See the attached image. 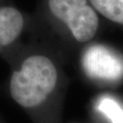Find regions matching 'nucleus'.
<instances>
[{
    "label": "nucleus",
    "instance_id": "4",
    "mask_svg": "<svg viewBox=\"0 0 123 123\" xmlns=\"http://www.w3.org/2000/svg\"><path fill=\"white\" fill-rule=\"evenodd\" d=\"M24 19L14 7L0 8V47L12 43L22 31Z\"/></svg>",
    "mask_w": 123,
    "mask_h": 123
},
{
    "label": "nucleus",
    "instance_id": "1",
    "mask_svg": "<svg viewBox=\"0 0 123 123\" xmlns=\"http://www.w3.org/2000/svg\"><path fill=\"white\" fill-rule=\"evenodd\" d=\"M57 80V69L50 59L43 56H32L24 61L20 70L13 74L10 93L23 107H36L49 97Z\"/></svg>",
    "mask_w": 123,
    "mask_h": 123
},
{
    "label": "nucleus",
    "instance_id": "3",
    "mask_svg": "<svg viewBox=\"0 0 123 123\" xmlns=\"http://www.w3.org/2000/svg\"><path fill=\"white\" fill-rule=\"evenodd\" d=\"M82 64L88 76L93 79L114 81L123 77V58L102 45L88 48Z\"/></svg>",
    "mask_w": 123,
    "mask_h": 123
},
{
    "label": "nucleus",
    "instance_id": "2",
    "mask_svg": "<svg viewBox=\"0 0 123 123\" xmlns=\"http://www.w3.org/2000/svg\"><path fill=\"white\" fill-rule=\"evenodd\" d=\"M51 13L68 26L76 39L87 42L98 30L97 14L87 0H49Z\"/></svg>",
    "mask_w": 123,
    "mask_h": 123
},
{
    "label": "nucleus",
    "instance_id": "6",
    "mask_svg": "<svg viewBox=\"0 0 123 123\" xmlns=\"http://www.w3.org/2000/svg\"><path fill=\"white\" fill-rule=\"evenodd\" d=\"M98 110L111 123H123V109L112 98H101L98 104Z\"/></svg>",
    "mask_w": 123,
    "mask_h": 123
},
{
    "label": "nucleus",
    "instance_id": "5",
    "mask_svg": "<svg viewBox=\"0 0 123 123\" xmlns=\"http://www.w3.org/2000/svg\"><path fill=\"white\" fill-rule=\"evenodd\" d=\"M90 2L108 19L123 24V0H90Z\"/></svg>",
    "mask_w": 123,
    "mask_h": 123
}]
</instances>
